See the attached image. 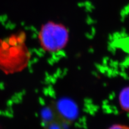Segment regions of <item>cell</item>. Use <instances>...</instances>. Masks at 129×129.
I'll return each mask as SVG.
<instances>
[{"label": "cell", "mask_w": 129, "mask_h": 129, "mask_svg": "<svg viewBox=\"0 0 129 129\" xmlns=\"http://www.w3.org/2000/svg\"><path fill=\"white\" fill-rule=\"evenodd\" d=\"M118 102L122 111L129 112V86L121 90L118 96Z\"/></svg>", "instance_id": "cell-3"}, {"label": "cell", "mask_w": 129, "mask_h": 129, "mask_svg": "<svg viewBox=\"0 0 129 129\" xmlns=\"http://www.w3.org/2000/svg\"><path fill=\"white\" fill-rule=\"evenodd\" d=\"M40 41L43 49L49 53L61 50L68 41V33L64 28L55 24L46 25L40 34Z\"/></svg>", "instance_id": "cell-1"}, {"label": "cell", "mask_w": 129, "mask_h": 129, "mask_svg": "<svg viewBox=\"0 0 129 129\" xmlns=\"http://www.w3.org/2000/svg\"><path fill=\"white\" fill-rule=\"evenodd\" d=\"M16 37L0 40V69L11 71L16 68L20 45Z\"/></svg>", "instance_id": "cell-2"}, {"label": "cell", "mask_w": 129, "mask_h": 129, "mask_svg": "<svg viewBox=\"0 0 129 129\" xmlns=\"http://www.w3.org/2000/svg\"><path fill=\"white\" fill-rule=\"evenodd\" d=\"M108 129H129V127L124 124H116L111 125Z\"/></svg>", "instance_id": "cell-4"}]
</instances>
